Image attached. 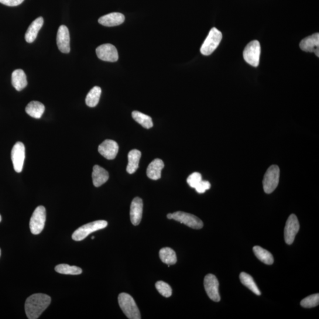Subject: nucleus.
Instances as JSON below:
<instances>
[{
    "label": "nucleus",
    "instance_id": "obj_10",
    "mask_svg": "<svg viewBox=\"0 0 319 319\" xmlns=\"http://www.w3.org/2000/svg\"><path fill=\"white\" fill-rule=\"evenodd\" d=\"M204 286L208 296L213 301L219 302L221 300L219 293V281L217 278L212 274L206 276L204 279Z\"/></svg>",
    "mask_w": 319,
    "mask_h": 319
},
{
    "label": "nucleus",
    "instance_id": "obj_16",
    "mask_svg": "<svg viewBox=\"0 0 319 319\" xmlns=\"http://www.w3.org/2000/svg\"><path fill=\"white\" fill-rule=\"evenodd\" d=\"M143 210V202L142 199L137 197L134 199L130 207V219L134 225L140 224L142 221Z\"/></svg>",
    "mask_w": 319,
    "mask_h": 319
},
{
    "label": "nucleus",
    "instance_id": "obj_23",
    "mask_svg": "<svg viewBox=\"0 0 319 319\" xmlns=\"http://www.w3.org/2000/svg\"><path fill=\"white\" fill-rule=\"evenodd\" d=\"M142 153L139 150L135 149L130 151L128 155V166L126 167V171L129 174H133L138 169Z\"/></svg>",
    "mask_w": 319,
    "mask_h": 319
},
{
    "label": "nucleus",
    "instance_id": "obj_12",
    "mask_svg": "<svg viewBox=\"0 0 319 319\" xmlns=\"http://www.w3.org/2000/svg\"><path fill=\"white\" fill-rule=\"evenodd\" d=\"M99 59L110 62H115L118 59V51L111 44H104L99 46L96 49Z\"/></svg>",
    "mask_w": 319,
    "mask_h": 319
},
{
    "label": "nucleus",
    "instance_id": "obj_8",
    "mask_svg": "<svg viewBox=\"0 0 319 319\" xmlns=\"http://www.w3.org/2000/svg\"><path fill=\"white\" fill-rule=\"evenodd\" d=\"M261 46L258 40H253L247 44L243 52V56L247 63L253 67L260 63Z\"/></svg>",
    "mask_w": 319,
    "mask_h": 319
},
{
    "label": "nucleus",
    "instance_id": "obj_36",
    "mask_svg": "<svg viewBox=\"0 0 319 319\" xmlns=\"http://www.w3.org/2000/svg\"><path fill=\"white\" fill-rule=\"evenodd\" d=\"M92 239H94L95 238L94 236H92V237L91 238Z\"/></svg>",
    "mask_w": 319,
    "mask_h": 319
},
{
    "label": "nucleus",
    "instance_id": "obj_17",
    "mask_svg": "<svg viewBox=\"0 0 319 319\" xmlns=\"http://www.w3.org/2000/svg\"><path fill=\"white\" fill-rule=\"evenodd\" d=\"M124 20L125 16L122 14L112 13L100 17L98 20V22L104 26L113 27L121 25Z\"/></svg>",
    "mask_w": 319,
    "mask_h": 319
},
{
    "label": "nucleus",
    "instance_id": "obj_2",
    "mask_svg": "<svg viewBox=\"0 0 319 319\" xmlns=\"http://www.w3.org/2000/svg\"><path fill=\"white\" fill-rule=\"evenodd\" d=\"M118 303L123 313L129 318L140 319L142 318L135 300L130 294L125 293L119 294Z\"/></svg>",
    "mask_w": 319,
    "mask_h": 319
},
{
    "label": "nucleus",
    "instance_id": "obj_33",
    "mask_svg": "<svg viewBox=\"0 0 319 319\" xmlns=\"http://www.w3.org/2000/svg\"><path fill=\"white\" fill-rule=\"evenodd\" d=\"M211 183H209L208 181L202 180L195 188L198 193L204 194L206 191L209 190V188H211Z\"/></svg>",
    "mask_w": 319,
    "mask_h": 319
},
{
    "label": "nucleus",
    "instance_id": "obj_4",
    "mask_svg": "<svg viewBox=\"0 0 319 319\" xmlns=\"http://www.w3.org/2000/svg\"><path fill=\"white\" fill-rule=\"evenodd\" d=\"M280 168L277 165L270 166L264 175L263 181L264 192L270 194L276 190L279 183Z\"/></svg>",
    "mask_w": 319,
    "mask_h": 319
},
{
    "label": "nucleus",
    "instance_id": "obj_27",
    "mask_svg": "<svg viewBox=\"0 0 319 319\" xmlns=\"http://www.w3.org/2000/svg\"><path fill=\"white\" fill-rule=\"evenodd\" d=\"M101 92L100 87H95L92 88L86 97V104L90 107H95L97 106L101 97Z\"/></svg>",
    "mask_w": 319,
    "mask_h": 319
},
{
    "label": "nucleus",
    "instance_id": "obj_26",
    "mask_svg": "<svg viewBox=\"0 0 319 319\" xmlns=\"http://www.w3.org/2000/svg\"><path fill=\"white\" fill-rule=\"evenodd\" d=\"M239 279L243 285L252 291L257 296H260L262 293H261L259 287H257L254 280H253V278L251 276L249 275L248 274L243 272L240 274Z\"/></svg>",
    "mask_w": 319,
    "mask_h": 319
},
{
    "label": "nucleus",
    "instance_id": "obj_6",
    "mask_svg": "<svg viewBox=\"0 0 319 319\" xmlns=\"http://www.w3.org/2000/svg\"><path fill=\"white\" fill-rule=\"evenodd\" d=\"M222 39V34L217 28H213L201 48V52L205 56L210 55L217 49Z\"/></svg>",
    "mask_w": 319,
    "mask_h": 319
},
{
    "label": "nucleus",
    "instance_id": "obj_35",
    "mask_svg": "<svg viewBox=\"0 0 319 319\" xmlns=\"http://www.w3.org/2000/svg\"><path fill=\"white\" fill-rule=\"evenodd\" d=\"M1 221H2V217H1V215H0V222Z\"/></svg>",
    "mask_w": 319,
    "mask_h": 319
},
{
    "label": "nucleus",
    "instance_id": "obj_30",
    "mask_svg": "<svg viewBox=\"0 0 319 319\" xmlns=\"http://www.w3.org/2000/svg\"><path fill=\"white\" fill-rule=\"evenodd\" d=\"M319 304V294H314L308 296L301 300V306L304 308H312L318 306Z\"/></svg>",
    "mask_w": 319,
    "mask_h": 319
},
{
    "label": "nucleus",
    "instance_id": "obj_1",
    "mask_svg": "<svg viewBox=\"0 0 319 319\" xmlns=\"http://www.w3.org/2000/svg\"><path fill=\"white\" fill-rule=\"evenodd\" d=\"M51 298L48 295L34 294L27 298L25 303V311L29 319L38 318L43 312L49 307Z\"/></svg>",
    "mask_w": 319,
    "mask_h": 319
},
{
    "label": "nucleus",
    "instance_id": "obj_15",
    "mask_svg": "<svg viewBox=\"0 0 319 319\" xmlns=\"http://www.w3.org/2000/svg\"><path fill=\"white\" fill-rule=\"evenodd\" d=\"M300 49L306 52H313L319 56V34L315 33L301 41Z\"/></svg>",
    "mask_w": 319,
    "mask_h": 319
},
{
    "label": "nucleus",
    "instance_id": "obj_24",
    "mask_svg": "<svg viewBox=\"0 0 319 319\" xmlns=\"http://www.w3.org/2000/svg\"><path fill=\"white\" fill-rule=\"evenodd\" d=\"M253 251L254 252L256 256L261 262L267 264V265H272L274 263L273 256L267 250L264 249L260 246H255L253 248Z\"/></svg>",
    "mask_w": 319,
    "mask_h": 319
},
{
    "label": "nucleus",
    "instance_id": "obj_29",
    "mask_svg": "<svg viewBox=\"0 0 319 319\" xmlns=\"http://www.w3.org/2000/svg\"><path fill=\"white\" fill-rule=\"evenodd\" d=\"M55 271L58 273L66 275H80L82 273V270L80 267L64 264L57 265L55 267Z\"/></svg>",
    "mask_w": 319,
    "mask_h": 319
},
{
    "label": "nucleus",
    "instance_id": "obj_34",
    "mask_svg": "<svg viewBox=\"0 0 319 319\" xmlns=\"http://www.w3.org/2000/svg\"><path fill=\"white\" fill-rule=\"evenodd\" d=\"M24 1L25 0H0V3L10 7H15L21 5Z\"/></svg>",
    "mask_w": 319,
    "mask_h": 319
},
{
    "label": "nucleus",
    "instance_id": "obj_28",
    "mask_svg": "<svg viewBox=\"0 0 319 319\" xmlns=\"http://www.w3.org/2000/svg\"><path fill=\"white\" fill-rule=\"evenodd\" d=\"M132 116L134 119L144 128L149 129L153 127V123L152 118L150 116L147 115L139 111H135L132 113Z\"/></svg>",
    "mask_w": 319,
    "mask_h": 319
},
{
    "label": "nucleus",
    "instance_id": "obj_21",
    "mask_svg": "<svg viewBox=\"0 0 319 319\" xmlns=\"http://www.w3.org/2000/svg\"><path fill=\"white\" fill-rule=\"evenodd\" d=\"M12 85L17 91H21L27 85L26 75L22 70H17L13 72L12 76Z\"/></svg>",
    "mask_w": 319,
    "mask_h": 319
},
{
    "label": "nucleus",
    "instance_id": "obj_31",
    "mask_svg": "<svg viewBox=\"0 0 319 319\" xmlns=\"http://www.w3.org/2000/svg\"><path fill=\"white\" fill-rule=\"evenodd\" d=\"M156 287L159 293L164 297H169L172 294V289H171V287L164 281H157Z\"/></svg>",
    "mask_w": 319,
    "mask_h": 319
},
{
    "label": "nucleus",
    "instance_id": "obj_13",
    "mask_svg": "<svg viewBox=\"0 0 319 319\" xmlns=\"http://www.w3.org/2000/svg\"><path fill=\"white\" fill-rule=\"evenodd\" d=\"M119 147L114 140H106L98 147V152L108 160L114 159L117 155Z\"/></svg>",
    "mask_w": 319,
    "mask_h": 319
},
{
    "label": "nucleus",
    "instance_id": "obj_22",
    "mask_svg": "<svg viewBox=\"0 0 319 319\" xmlns=\"http://www.w3.org/2000/svg\"><path fill=\"white\" fill-rule=\"evenodd\" d=\"M44 111H45V106L38 101L30 102L26 107L27 114L36 119L42 117Z\"/></svg>",
    "mask_w": 319,
    "mask_h": 319
},
{
    "label": "nucleus",
    "instance_id": "obj_25",
    "mask_svg": "<svg viewBox=\"0 0 319 319\" xmlns=\"http://www.w3.org/2000/svg\"><path fill=\"white\" fill-rule=\"evenodd\" d=\"M159 256L161 260L167 265H174L177 262L176 252L169 247L160 249Z\"/></svg>",
    "mask_w": 319,
    "mask_h": 319
},
{
    "label": "nucleus",
    "instance_id": "obj_19",
    "mask_svg": "<svg viewBox=\"0 0 319 319\" xmlns=\"http://www.w3.org/2000/svg\"><path fill=\"white\" fill-rule=\"evenodd\" d=\"M164 167L163 161L159 159H154L147 167V175L150 179L156 180L160 179L162 170Z\"/></svg>",
    "mask_w": 319,
    "mask_h": 319
},
{
    "label": "nucleus",
    "instance_id": "obj_9",
    "mask_svg": "<svg viewBox=\"0 0 319 319\" xmlns=\"http://www.w3.org/2000/svg\"><path fill=\"white\" fill-rule=\"evenodd\" d=\"M25 147L22 142H17L12 150V160L14 169L17 173H21L25 160Z\"/></svg>",
    "mask_w": 319,
    "mask_h": 319
},
{
    "label": "nucleus",
    "instance_id": "obj_11",
    "mask_svg": "<svg viewBox=\"0 0 319 319\" xmlns=\"http://www.w3.org/2000/svg\"><path fill=\"white\" fill-rule=\"evenodd\" d=\"M300 229V224L296 215L291 214L286 222L284 229V239L287 244H292Z\"/></svg>",
    "mask_w": 319,
    "mask_h": 319
},
{
    "label": "nucleus",
    "instance_id": "obj_3",
    "mask_svg": "<svg viewBox=\"0 0 319 319\" xmlns=\"http://www.w3.org/2000/svg\"><path fill=\"white\" fill-rule=\"evenodd\" d=\"M107 225L108 222L102 220L89 223L76 230L73 235V239L75 241H82L92 233L104 229Z\"/></svg>",
    "mask_w": 319,
    "mask_h": 319
},
{
    "label": "nucleus",
    "instance_id": "obj_20",
    "mask_svg": "<svg viewBox=\"0 0 319 319\" xmlns=\"http://www.w3.org/2000/svg\"><path fill=\"white\" fill-rule=\"evenodd\" d=\"M92 180L95 187H99L104 184L109 179V174L107 171L104 168L98 165H95L93 167V171L92 174Z\"/></svg>",
    "mask_w": 319,
    "mask_h": 319
},
{
    "label": "nucleus",
    "instance_id": "obj_32",
    "mask_svg": "<svg viewBox=\"0 0 319 319\" xmlns=\"http://www.w3.org/2000/svg\"><path fill=\"white\" fill-rule=\"evenodd\" d=\"M202 180V175L200 173L195 172L187 177V182L192 188H195Z\"/></svg>",
    "mask_w": 319,
    "mask_h": 319
},
{
    "label": "nucleus",
    "instance_id": "obj_14",
    "mask_svg": "<svg viewBox=\"0 0 319 319\" xmlns=\"http://www.w3.org/2000/svg\"><path fill=\"white\" fill-rule=\"evenodd\" d=\"M57 45L61 52L69 53L70 52V35L68 27L61 25L58 29L57 34Z\"/></svg>",
    "mask_w": 319,
    "mask_h": 319
},
{
    "label": "nucleus",
    "instance_id": "obj_18",
    "mask_svg": "<svg viewBox=\"0 0 319 319\" xmlns=\"http://www.w3.org/2000/svg\"><path fill=\"white\" fill-rule=\"evenodd\" d=\"M43 17H40L31 24L25 34V39L27 43H33L36 40L39 30L43 25Z\"/></svg>",
    "mask_w": 319,
    "mask_h": 319
},
{
    "label": "nucleus",
    "instance_id": "obj_5",
    "mask_svg": "<svg viewBox=\"0 0 319 319\" xmlns=\"http://www.w3.org/2000/svg\"><path fill=\"white\" fill-rule=\"evenodd\" d=\"M169 219H174L181 224L187 225L188 227L195 229L203 228L204 224L201 219L196 216L184 212H176L173 214H169L167 216Z\"/></svg>",
    "mask_w": 319,
    "mask_h": 319
},
{
    "label": "nucleus",
    "instance_id": "obj_37",
    "mask_svg": "<svg viewBox=\"0 0 319 319\" xmlns=\"http://www.w3.org/2000/svg\"><path fill=\"white\" fill-rule=\"evenodd\" d=\"M0 256H1V249H0Z\"/></svg>",
    "mask_w": 319,
    "mask_h": 319
},
{
    "label": "nucleus",
    "instance_id": "obj_7",
    "mask_svg": "<svg viewBox=\"0 0 319 319\" xmlns=\"http://www.w3.org/2000/svg\"><path fill=\"white\" fill-rule=\"evenodd\" d=\"M46 217V209L43 206H39L34 210L30 221V229L33 234L38 235L42 232Z\"/></svg>",
    "mask_w": 319,
    "mask_h": 319
}]
</instances>
